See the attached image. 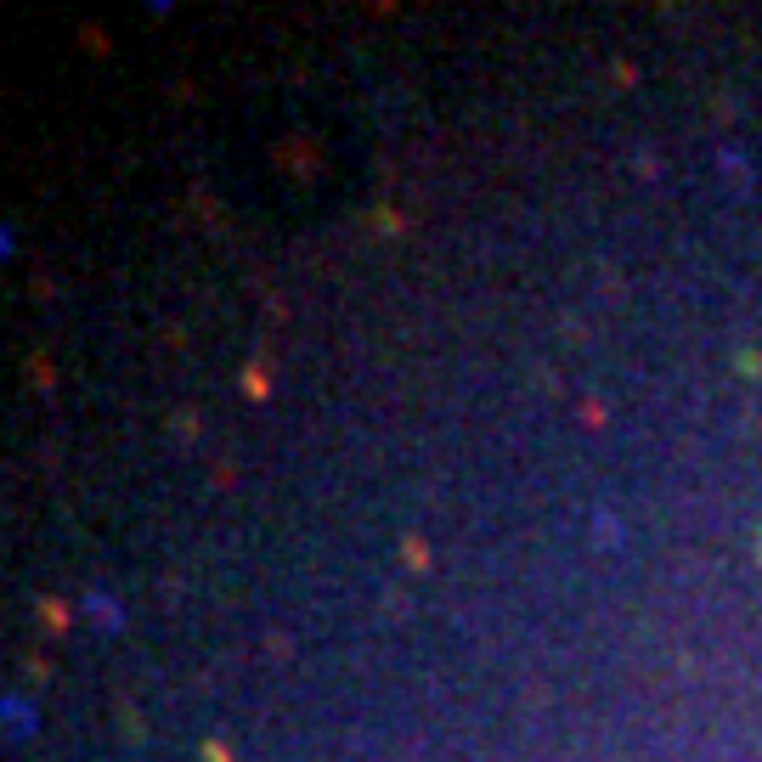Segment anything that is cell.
Masks as SVG:
<instances>
[{
	"mask_svg": "<svg viewBox=\"0 0 762 762\" xmlns=\"http://www.w3.org/2000/svg\"><path fill=\"white\" fill-rule=\"evenodd\" d=\"M757 559H762V531H757Z\"/></svg>",
	"mask_w": 762,
	"mask_h": 762,
	"instance_id": "obj_1",
	"label": "cell"
}]
</instances>
